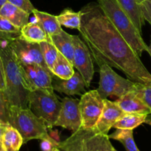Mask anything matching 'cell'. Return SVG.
<instances>
[{"label":"cell","instance_id":"6da1fadb","mask_svg":"<svg viewBox=\"0 0 151 151\" xmlns=\"http://www.w3.org/2000/svg\"><path fill=\"white\" fill-rule=\"evenodd\" d=\"M80 32L84 42L98 64L105 63L124 73L130 80L145 84L151 74L130 45L112 24L98 3L81 9Z\"/></svg>","mask_w":151,"mask_h":151},{"label":"cell","instance_id":"7a4b0ae2","mask_svg":"<svg viewBox=\"0 0 151 151\" xmlns=\"http://www.w3.org/2000/svg\"><path fill=\"white\" fill-rule=\"evenodd\" d=\"M11 38L12 36L0 35V57L3 64L6 82V90L4 94L8 106L28 108L29 91L23 86L19 65L10 45Z\"/></svg>","mask_w":151,"mask_h":151},{"label":"cell","instance_id":"3957f363","mask_svg":"<svg viewBox=\"0 0 151 151\" xmlns=\"http://www.w3.org/2000/svg\"><path fill=\"white\" fill-rule=\"evenodd\" d=\"M98 4L139 57L144 51H147V45L142 39V34L116 0H98Z\"/></svg>","mask_w":151,"mask_h":151},{"label":"cell","instance_id":"277c9868","mask_svg":"<svg viewBox=\"0 0 151 151\" xmlns=\"http://www.w3.org/2000/svg\"><path fill=\"white\" fill-rule=\"evenodd\" d=\"M8 122L19 132L24 144L32 139H53L48 134V128L45 122L34 115L28 108L8 106Z\"/></svg>","mask_w":151,"mask_h":151},{"label":"cell","instance_id":"5b68a950","mask_svg":"<svg viewBox=\"0 0 151 151\" xmlns=\"http://www.w3.org/2000/svg\"><path fill=\"white\" fill-rule=\"evenodd\" d=\"M58 148L61 151H117L110 142L108 135L82 127L59 142Z\"/></svg>","mask_w":151,"mask_h":151},{"label":"cell","instance_id":"8992f818","mask_svg":"<svg viewBox=\"0 0 151 151\" xmlns=\"http://www.w3.org/2000/svg\"><path fill=\"white\" fill-rule=\"evenodd\" d=\"M61 106L62 102L59 101L54 91L40 88L28 93V109L34 115L42 119L48 129L55 126Z\"/></svg>","mask_w":151,"mask_h":151},{"label":"cell","instance_id":"52a82bcc","mask_svg":"<svg viewBox=\"0 0 151 151\" xmlns=\"http://www.w3.org/2000/svg\"><path fill=\"white\" fill-rule=\"evenodd\" d=\"M99 67L100 79L96 91L102 99H107L110 96L119 99L134 89L136 82L123 78L108 65L103 63Z\"/></svg>","mask_w":151,"mask_h":151},{"label":"cell","instance_id":"ba28073f","mask_svg":"<svg viewBox=\"0 0 151 151\" xmlns=\"http://www.w3.org/2000/svg\"><path fill=\"white\" fill-rule=\"evenodd\" d=\"M18 63L23 86L27 91L30 92L40 88L53 91L52 86L53 75L50 70L37 65H26L19 62Z\"/></svg>","mask_w":151,"mask_h":151},{"label":"cell","instance_id":"9c48e42d","mask_svg":"<svg viewBox=\"0 0 151 151\" xmlns=\"http://www.w3.org/2000/svg\"><path fill=\"white\" fill-rule=\"evenodd\" d=\"M104 99L96 90L85 93L79 100L82 127L84 129H92L99 119L104 108Z\"/></svg>","mask_w":151,"mask_h":151},{"label":"cell","instance_id":"30bf717a","mask_svg":"<svg viewBox=\"0 0 151 151\" xmlns=\"http://www.w3.org/2000/svg\"><path fill=\"white\" fill-rule=\"evenodd\" d=\"M10 45L19 62L26 65H40L50 70L45 62L39 43L30 42L19 36L11 38Z\"/></svg>","mask_w":151,"mask_h":151},{"label":"cell","instance_id":"8fae6325","mask_svg":"<svg viewBox=\"0 0 151 151\" xmlns=\"http://www.w3.org/2000/svg\"><path fill=\"white\" fill-rule=\"evenodd\" d=\"M74 46L73 65L82 75L87 88H89L94 75L92 54L89 48L79 36L72 35Z\"/></svg>","mask_w":151,"mask_h":151},{"label":"cell","instance_id":"7c38bea8","mask_svg":"<svg viewBox=\"0 0 151 151\" xmlns=\"http://www.w3.org/2000/svg\"><path fill=\"white\" fill-rule=\"evenodd\" d=\"M55 126H59L73 132L82 127L79 99L70 97H65L62 99L60 112Z\"/></svg>","mask_w":151,"mask_h":151},{"label":"cell","instance_id":"4fadbf2b","mask_svg":"<svg viewBox=\"0 0 151 151\" xmlns=\"http://www.w3.org/2000/svg\"><path fill=\"white\" fill-rule=\"evenodd\" d=\"M104 108L99 119L93 129L99 133L107 134L109 130L113 127L116 122L119 119L124 112L121 110L115 101L104 99Z\"/></svg>","mask_w":151,"mask_h":151},{"label":"cell","instance_id":"5bb4252c","mask_svg":"<svg viewBox=\"0 0 151 151\" xmlns=\"http://www.w3.org/2000/svg\"><path fill=\"white\" fill-rule=\"evenodd\" d=\"M52 86L53 91L69 96L79 95L87 88L82 75L78 71L74 73L73 76L69 79H62L53 76Z\"/></svg>","mask_w":151,"mask_h":151},{"label":"cell","instance_id":"9a60e30c","mask_svg":"<svg viewBox=\"0 0 151 151\" xmlns=\"http://www.w3.org/2000/svg\"><path fill=\"white\" fill-rule=\"evenodd\" d=\"M115 102L124 113H139L146 115L151 113L147 106L137 96L135 91V88L133 91L116 100Z\"/></svg>","mask_w":151,"mask_h":151},{"label":"cell","instance_id":"2e32d148","mask_svg":"<svg viewBox=\"0 0 151 151\" xmlns=\"http://www.w3.org/2000/svg\"><path fill=\"white\" fill-rule=\"evenodd\" d=\"M0 16L6 19L20 30L30 22V14L28 13L8 2L0 9Z\"/></svg>","mask_w":151,"mask_h":151},{"label":"cell","instance_id":"e0dca14e","mask_svg":"<svg viewBox=\"0 0 151 151\" xmlns=\"http://www.w3.org/2000/svg\"><path fill=\"white\" fill-rule=\"evenodd\" d=\"M50 42L56 47L58 51L73 64L74 46L72 35L69 34L63 30L58 34L50 36Z\"/></svg>","mask_w":151,"mask_h":151},{"label":"cell","instance_id":"ac0fdd59","mask_svg":"<svg viewBox=\"0 0 151 151\" xmlns=\"http://www.w3.org/2000/svg\"><path fill=\"white\" fill-rule=\"evenodd\" d=\"M20 36L26 41L33 43L50 42V39L44 29L36 21L30 22L21 28Z\"/></svg>","mask_w":151,"mask_h":151},{"label":"cell","instance_id":"d6986e66","mask_svg":"<svg viewBox=\"0 0 151 151\" xmlns=\"http://www.w3.org/2000/svg\"><path fill=\"white\" fill-rule=\"evenodd\" d=\"M33 14L34 15L36 21L42 27L49 37L53 35L58 34L63 30L56 19V16L38 11L36 8L33 10Z\"/></svg>","mask_w":151,"mask_h":151},{"label":"cell","instance_id":"ffe728a7","mask_svg":"<svg viewBox=\"0 0 151 151\" xmlns=\"http://www.w3.org/2000/svg\"><path fill=\"white\" fill-rule=\"evenodd\" d=\"M120 6L128 15L134 25L142 34V27L145 24V19L142 15L137 0H116Z\"/></svg>","mask_w":151,"mask_h":151},{"label":"cell","instance_id":"44dd1931","mask_svg":"<svg viewBox=\"0 0 151 151\" xmlns=\"http://www.w3.org/2000/svg\"><path fill=\"white\" fill-rule=\"evenodd\" d=\"M23 144L22 136L11 125L6 129L2 136V147L4 151H19Z\"/></svg>","mask_w":151,"mask_h":151},{"label":"cell","instance_id":"7402d4cb","mask_svg":"<svg viewBox=\"0 0 151 151\" xmlns=\"http://www.w3.org/2000/svg\"><path fill=\"white\" fill-rule=\"evenodd\" d=\"M146 114L133 113H124L116 122L113 127L122 130H133L145 123Z\"/></svg>","mask_w":151,"mask_h":151},{"label":"cell","instance_id":"603a6c76","mask_svg":"<svg viewBox=\"0 0 151 151\" xmlns=\"http://www.w3.org/2000/svg\"><path fill=\"white\" fill-rule=\"evenodd\" d=\"M73 65L69 62L65 56L60 53H59L57 59L52 68L50 72L53 76L62 79H69L73 76Z\"/></svg>","mask_w":151,"mask_h":151},{"label":"cell","instance_id":"cb8c5ba5","mask_svg":"<svg viewBox=\"0 0 151 151\" xmlns=\"http://www.w3.org/2000/svg\"><path fill=\"white\" fill-rule=\"evenodd\" d=\"M58 22L61 26L71 29L79 30L81 24V13L75 12L70 8H66L56 16Z\"/></svg>","mask_w":151,"mask_h":151},{"label":"cell","instance_id":"d4e9b609","mask_svg":"<svg viewBox=\"0 0 151 151\" xmlns=\"http://www.w3.org/2000/svg\"><path fill=\"white\" fill-rule=\"evenodd\" d=\"M108 136L110 139L121 142L127 151H140L136 146V142L133 139V130L116 129L115 132H113Z\"/></svg>","mask_w":151,"mask_h":151},{"label":"cell","instance_id":"484cf974","mask_svg":"<svg viewBox=\"0 0 151 151\" xmlns=\"http://www.w3.org/2000/svg\"><path fill=\"white\" fill-rule=\"evenodd\" d=\"M40 45L42 49V52L45 62L47 68L50 71L57 59L59 52L50 42H43L40 43Z\"/></svg>","mask_w":151,"mask_h":151},{"label":"cell","instance_id":"4316f807","mask_svg":"<svg viewBox=\"0 0 151 151\" xmlns=\"http://www.w3.org/2000/svg\"><path fill=\"white\" fill-rule=\"evenodd\" d=\"M135 91L138 96L147 106L151 113V80L145 84L136 82Z\"/></svg>","mask_w":151,"mask_h":151},{"label":"cell","instance_id":"83f0119b","mask_svg":"<svg viewBox=\"0 0 151 151\" xmlns=\"http://www.w3.org/2000/svg\"><path fill=\"white\" fill-rule=\"evenodd\" d=\"M21 30L0 16V35L17 37L20 36Z\"/></svg>","mask_w":151,"mask_h":151},{"label":"cell","instance_id":"f1b7e54d","mask_svg":"<svg viewBox=\"0 0 151 151\" xmlns=\"http://www.w3.org/2000/svg\"><path fill=\"white\" fill-rule=\"evenodd\" d=\"M7 2L21 8L29 14H33V10L35 9L34 6L30 2V0H7Z\"/></svg>","mask_w":151,"mask_h":151},{"label":"cell","instance_id":"f546056e","mask_svg":"<svg viewBox=\"0 0 151 151\" xmlns=\"http://www.w3.org/2000/svg\"><path fill=\"white\" fill-rule=\"evenodd\" d=\"M8 104L5 99V94H4L3 91L0 90V119L6 122H8Z\"/></svg>","mask_w":151,"mask_h":151},{"label":"cell","instance_id":"4dcf8cb0","mask_svg":"<svg viewBox=\"0 0 151 151\" xmlns=\"http://www.w3.org/2000/svg\"><path fill=\"white\" fill-rule=\"evenodd\" d=\"M141 11L145 21L148 22L151 25V5L147 1L139 2Z\"/></svg>","mask_w":151,"mask_h":151},{"label":"cell","instance_id":"1f68e13d","mask_svg":"<svg viewBox=\"0 0 151 151\" xmlns=\"http://www.w3.org/2000/svg\"><path fill=\"white\" fill-rule=\"evenodd\" d=\"M40 143V147L42 151H53L55 148L58 147L59 142L55 139H42Z\"/></svg>","mask_w":151,"mask_h":151},{"label":"cell","instance_id":"d6a6232c","mask_svg":"<svg viewBox=\"0 0 151 151\" xmlns=\"http://www.w3.org/2000/svg\"><path fill=\"white\" fill-rule=\"evenodd\" d=\"M0 90L5 93L6 90V82H5V71H4L3 64L1 57H0Z\"/></svg>","mask_w":151,"mask_h":151},{"label":"cell","instance_id":"836d02e7","mask_svg":"<svg viewBox=\"0 0 151 151\" xmlns=\"http://www.w3.org/2000/svg\"><path fill=\"white\" fill-rule=\"evenodd\" d=\"M10 126H11V124L9 123L0 119V139H2V136L3 135V133H5L6 129L8 127H10Z\"/></svg>","mask_w":151,"mask_h":151},{"label":"cell","instance_id":"e575fe53","mask_svg":"<svg viewBox=\"0 0 151 151\" xmlns=\"http://www.w3.org/2000/svg\"><path fill=\"white\" fill-rule=\"evenodd\" d=\"M145 123H146V124H149V125L151 126V113H149V114L147 115Z\"/></svg>","mask_w":151,"mask_h":151},{"label":"cell","instance_id":"d590c367","mask_svg":"<svg viewBox=\"0 0 151 151\" xmlns=\"http://www.w3.org/2000/svg\"><path fill=\"white\" fill-rule=\"evenodd\" d=\"M147 52L150 54V56H151V38H150V43L149 45H147Z\"/></svg>","mask_w":151,"mask_h":151},{"label":"cell","instance_id":"8d00e7d4","mask_svg":"<svg viewBox=\"0 0 151 151\" xmlns=\"http://www.w3.org/2000/svg\"><path fill=\"white\" fill-rule=\"evenodd\" d=\"M7 2V0H0V9Z\"/></svg>","mask_w":151,"mask_h":151},{"label":"cell","instance_id":"74e56055","mask_svg":"<svg viewBox=\"0 0 151 151\" xmlns=\"http://www.w3.org/2000/svg\"><path fill=\"white\" fill-rule=\"evenodd\" d=\"M137 1H138V2H139H139H143V1H147V2H148L151 5V0H137Z\"/></svg>","mask_w":151,"mask_h":151},{"label":"cell","instance_id":"f35d334b","mask_svg":"<svg viewBox=\"0 0 151 151\" xmlns=\"http://www.w3.org/2000/svg\"><path fill=\"white\" fill-rule=\"evenodd\" d=\"M53 151H61V150H60L59 149V148H58V147H56V148H55V149L53 150Z\"/></svg>","mask_w":151,"mask_h":151}]
</instances>
